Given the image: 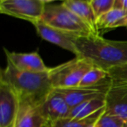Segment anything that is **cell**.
Masks as SVG:
<instances>
[{"mask_svg": "<svg viewBox=\"0 0 127 127\" xmlns=\"http://www.w3.org/2000/svg\"><path fill=\"white\" fill-rule=\"evenodd\" d=\"M0 81L8 84L17 95L20 105L38 107L53 90L49 71L28 73L17 69L10 62L1 70Z\"/></svg>", "mask_w": 127, "mask_h": 127, "instance_id": "obj_1", "label": "cell"}, {"mask_svg": "<svg viewBox=\"0 0 127 127\" xmlns=\"http://www.w3.org/2000/svg\"><path fill=\"white\" fill-rule=\"evenodd\" d=\"M75 43L77 56L86 59L94 67L107 72L127 63V41H112L100 35H91L78 36Z\"/></svg>", "mask_w": 127, "mask_h": 127, "instance_id": "obj_2", "label": "cell"}, {"mask_svg": "<svg viewBox=\"0 0 127 127\" xmlns=\"http://www.w3.org/2000/svg\"><path fill=\"white\" fill-rule=\"evenodd\" d=\"M41 21L47 25L77 36L96 35L79 17L63 3L46 5Z\"/></svg>", "mask_w": 127, "mask_h": 127, "instance_id": "obj_3", "label": "cell"}, {"mask_svg": "<svg viewBox=\"0 0 127 127\" xmlns=\"http://www.w3.org/2000/svg\"><path fill=\"white\" fill-rule=\"evenodd\" d=\"M94 67L91 62L76 56L74 59L49 69V78L53 89L71 88L79 86L87 72Z\"/></svg>", "mask_w": 127, "mask_h": 127, "instance_id": "obj_4", "label": "cell"}, {"mask_svg": "<svg viewBox=\"0 0 127 127\" xmlns=\"http://www.w3.org/2000/svg\"><path fill=\"white\" fill-rule=\"evenodd\" d=\"M45 3L42 0H0V12L32 24L42 19Z\"/></svg>", "mask_w": 127, "mask_h": 127, "instance_id": "obj_5", "label": "cell"}, {"mask_svg": "<svg viewBox=\"0 0 127 127\" xmlns=\"http://www.w3.org/2000/svg\"><path fill=\"white\" fill-rule=\"evenodd\" d=\"M112 87V82L111 78L98 85L94 86H78L71 88L57 89L64 96L70 107L76 106L77 105L87 100H92L94 99H105L111 87Z\"/></svg>", "mask_w": 127, "mask_h": 127, "instance_id": "obj_6", "label": "cell"}, {"mask_svg": "<svg viewBox=\"0 0 127 127\" xmlns=\"http://www.w3.org/2000/svg\"><path fill=\"white\" fill-rule=\"evenodd\" d=\"M19 99L14 90L0 81V127H16Z\"/></svg>", "mask_w": 127, "mask_h": 127, "instance_id": "obj_7", "label": "cell"}, {"mask_svg": "<svg viewBox=\"0 0 127 127\" xmlns=\"http://www.w3.org/2000/svg\"><path fill=\"white\" fill-rule=\"evenodd\" d=\"M39 109L43 117L49 124L68 119L71 111V107L64 96L57 89H53L50 93L44 103L39 106Z\"/></svg>", "mask_w": 127, "mask_h": 127, "instance_id": "obj_8", "label": "cell"}, {"mask_svg": "<svg viewBox=\"0 0 127 127\" xmlns=\"http://www.w3.org/2000/svg\"><path fill=\"white\" fill-rule=\"evenodd\" d=\"M37 33L44 40L56 44L62 49L71 52L75 55H78V49L76 47L75 41L78 36L67 32L62 31L58 29L47 25L42 21H38L33 24Z\"/></svg>", "mask_w": 127, "mask_h": 127, "instance_id": "obj_9", "label": "cell"}, {"mask_svg": "<svg viewBox=\"0 0 127 127\" xmlns=\"http://www.w3.org/2000/svg\"><path fill=\"white\" fill-rule=\"evenodd\" d=\"M7 62H10L17 69L28 73H44L49 71L44 61L37 52L32 53H17L10 52L3 48Z\"/></svg>", "mask_w": 127, "mask_h": 127, "instance_id": "obj_10", "label": "cell"}, {"mask_svg": "<svg viewBox=\"0 0 127 127\" xmlns=\"http://www.w3.org/2000/svg\"><path fill=\"white\" fill-rule=\"evenodd\" d=\"M105 112L127 121V87L112 86L105 97Z\"/></svg>", "mask_w": 127, "mask_h": 127, "instance_id": "obj_11", "label": "cell"}, {"mask_svg": "<svg viewBox=\"0 0 127 127\" xmlns=\"http://www.w3.org/2000/svg\"><path fill=\"white\" fill-rule=\"evenodd\" d=\"M63 4L74 12L87 24L96 35H99L97 29V17L90 1L83 0H64Z\"/></svg>", "mask_w": 127, "mask_h": 127, "instance_id": "obj_12", "label": "cell"}, {"mask_svg": "<svg viewBox=\"0 0 127 127\" xmlns=\"http://www.w3.org/2000/svg\"><path fill=\"white\" fill-rule=\"evenodd\" d=\"M47 123L38 107L20 105L16 127H44Z\"/></svg>", "mask_w": 127, "mask_h": 127, "instance_id": "obj_13", "label": "cell"}, {"mask_svg": "<svg viewBox=\"0 0 127 127\" xmlns=\"http://www.w3.org/2000/svg\"><path fill=\"white\" fill-rule=\"evenodd\" d=\"M120 27H127V10L113 8L97 20L98 32L108 31Z\"/></svg>", "mask_w": 127, "mask_h": 127, "instance_id": "obj_14", "label": "cell"}, {"mask_svg": "<svg viewBox=\"0 0 127 127\" xmlns=\"http://www.w3.org/2000/svg\"><path fill=\"white\" fill-rule=\"evenodd\" d=\"M105 106V99H94L87 100L71 108L68 119H80L92 115Z\"/></svg>", "mask_w": 127, "mask_h": 127, "instance_id": "obj_15", "label": "cell"}, {"mask_svg": "<svg viewBox=\"0 0 127 127\" xmlns=\"http://www.w3.org/2000/svg\"><path fill=\"white\" fill-rule=\"evenodd\" d=\"M105 112V106L103 109L96 112L92 115L85 119H64L51 124L53 127H94L99 118Z\"/></svg>", "mask_w": 127, "mask_h": 127, "instance_id": "obj_16", "label": "cell"}, {"mask_svg": "<svg viewBox=\"0 0 127 127\" xmlns=\"http://www.w3.org/2000/svg\"><path fill=\"white\" fill-rule=\"evenodd\" d=\"M109 78H110V76H109V73L107 71L103 70L99 67H94L84 76L79 86L85 87V86L98 85V84L105 81Z\"/></svg>", "mask_w": 127, "mask_h": 127, "instance_id": "obj_17", "label": "cell"}, {"mask_svg": "<svg viewBox=\"0 0 127 127\" xmlns=\"http://www.w3.org/2000/svg\"><path fill=\"white\" fill-rule=\"evenodd\" d=\"M112 86H126L127 87V63L116 67L108 71Z\"/></svg>", "mask_w": 127, "mask_h": 127, "instance_id": "obj_18", "label": "cell"}, {"mask_svg": "<svg viewBox=\"0 0 127 127\" xmlns=\"http://www.w3.org/2000/svg\"><path fill=\"white\" fill-rule=\"evenodd\" d=\"M90 3L98 20L101 16L114 8L115 0H90Z\"/></svg>", "mask_w": 127, "mask_h": 127, "instance_id": "obj_19", "label": "cell"}, {"mask_svg": "<svg viewBox=\"0 0 127 127\" xmlns=\"http://www.w3.org/2000/svg\"><path fill=\"white\" fill-rule=\"evenodd\" d=\"M124 122L125 121L119 118L108 114L105 112L103 115L99 118L94 127H123Z\"/></svg>", "mask_w": 127, "mask_h": 127, "instance_id": "obj_20", "label": "cell"}, {"mask_svg": "<svg viewBox=\"0 0 127 127\" xmlns=\"http://www.w3.org/2000/svg\"><path fill=\"white\" fill-rule=\"evenodd\" d=\"M114 8L123 9L127 10V0H115Z\"/></svg>", "mask_w": 127, "mask_h": 127, "instance_id": "obj_21", "label": "cell"}, {"mask_svg": "<svg viewBox=\"0 0 127 127\" xmlns=\"http://www.w3.org/2000/svg\"><path fill=\"white\" fill-rule=\"evenodd\" d=\"M44 127H53V126L51 124H46Z\"/></svg>", "mask_w": 127, "mask_h": 127, "instance_id": "obj_22", "label": "cell"}, {"mask_svg": "<svg viewBox=\"0 0 127 127\" xmlns=\"http://www.w3.org/2000/svg\"><path fill=\"white\" fill-rule=\"evenodd\" d=\"M43 2H44V3H47V2H51V1H55V0H42Z\"/></svg>", "mask_w": 127, "mask_h": 127, "instance_id": "obj_23", "label": "cell"}, {"mask_svg": "<svg viewBox=\"0 0 127 127\" xmlns=\"http://www.w3.org/2000/svg\"><path fill=\"white\" fill-rule=\"evenodd\" d=\"M123 127H127V121H125L124 125H123Z\"/></svg>", "mask_w": 127, "mask_h": 127, "instance_id": "obj_24", "label": "cell"}, {"mask_svg": "<svg viewBox=\"0 0 127 127\" xmlns=\"http://www.w3.org/2000/svg\"><path fill=\"white\" fill-rule=\"evenodd\" d=\"M83 1H90V0H83Z\"/></svg>", "mask_w": 127, "mask_h": 127, "instance_id": "obj_25", "label": "cell"}]
</instances>
